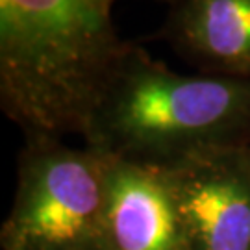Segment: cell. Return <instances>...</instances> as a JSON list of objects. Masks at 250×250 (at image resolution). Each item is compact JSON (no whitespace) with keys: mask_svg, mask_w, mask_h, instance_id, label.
<instances>
[{"mask_svg":"<svg viewBox=\"0 0 250 250\" xmlns=\"http://www.w3.org/2000/svg\"><path fill=\"white\" fill-rule=\"evenodd\" d=\"M115 0H0V104L24 139L83 135L130 43Z\"/></svg>","mask_w":250,"mask_h":250,"instance_id":"6da1fadb","label":"cell"},{"mask_svg":"<svg viewBox=\"0 0 250 250\" xmlns=\"http://www.w3.org/2000/svg\"><path fill=\"white\" fill-rule=\"evenodd\" d=\"M172 195L184 250H250V154L197 152L160 169Z\"/></svg>","mask_w":250,"mask_h":250,"instance_id":"277c9868","label":"cell"},{"mask_svg":"<svg viewBox=\"0 0 250 250\" xmlns=\"http://www.w3.org/2000/svg\"><path fill=\"white\" fill-rule=\"evenodd\" d=\"M83 143L154 169L250 143V80L180 74L130 43L95 106Z\"/></svg>","mask_w":250,"mask_h":250,"instance_id":"7a4b0ae2","label":"cell"},{"mask_svg":"<svg viewBox=\"0 0 250 250\" xmlns=\"http://www.w3.org/2000/svg\"><path fill=\"white\" fill-rule=\"evenodd\" d=\"M109 158L63 139H24L2 250H106Z\"/></svg>","mask_w":250,"mask_h":250,"instance_id":"3957f363","label":"cell"},{"mask_svg":"<svg viewBox=\"0 0 250 250\" xmlns=\"http://www.w3.org/2000/svg\"><path fill=\"white\" fill-rule=\"evenodd\" d=\"M161 37L200 74L250 80V0H170Z\"/></svg>","mask_w":250,"mask_h":250,"instance_id":"8992f818","label":"cell"},{"mask_svg":"<svg viewBox=\"0 0 250 250\" xmlns=\"http://www.w3.org/2000/svg\"><path fill=\"white\" fill-rule=\"evenodd\" d=\"M247 150H249V154H250V143H249V145H247Z\"/></svg>","mask_w":250,"mask_h":250,"instance_id":"52a82bcc","label":"cell"},{"mask_svg":"<svg viewBox=\"0 0 250 250\" xmlns=\"http://www.w3.org/2000/svg\"><path fill=\"white\" fill-rule=\"evenodd\" d=\"M104 233L106 250H184L172 195L160 169L109 158Z\"/></svg>","mask_w":250,"mask_h":250,"instance_id":"5b68a950","label":"cell"}]
</instances>
